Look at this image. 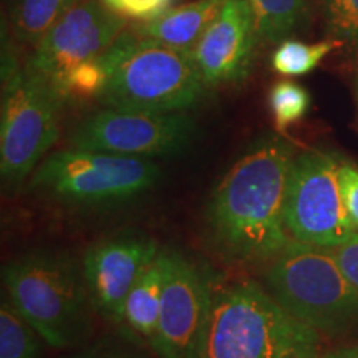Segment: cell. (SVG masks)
Returning <instances> with one entry per match:
<instances>
[{"mask_svg":"<svg viewBox=\"0 0 358 358\" xmlns=\"http://www.w3.org/2000/svg\"><path fill=\"white\" fill-rule=\"evenodd\" d=\"M166 280V250L161 249L155 261L134 282L123 307L122 325L133 337L151 343L158 327L161 301Z\"/></svg>","mask_w":358,"mask_h":358,"instance_id":"obj_15","label":"cell"},{"mask_svg":"<svg viewBox=\"0 0 358 358\" xmlns=\"http://www.w3.org/2000/svg\"><path fill=\"white\" fill-rule=\"evenodd\" d=\"M338 179L348 217H350L353 227L358 232V166L340 161Z\"/></svg>","mask_w":358,"mask_h":358,"instance_id":"obj_22","label":"cell"},{"mask_svg":"<svg viewBox=\"0 0 358 358\" xmlns=\"http://www.w3.org/2000/svg\"><path fill=\"white\" fill-rule=\"evenodd\" d=\"M40 334L10 301L0 307V358H40Z\"/></svg>","mask_w":358,"mask_h":358,"instance_id":"obj_18","label":"cell"},{"mask_svg":"<svg viewBox=\"0 0 358 358\" xmlns=\"http://www.w3.org/2000/svg\"><path fill=\"white\" fill-rule=\"evenodd\" d=\"M8 301L53 348L78 343L90 301L83 268L64 254L32 252L3 268Z\"/></svg>","mask_w":358,"mask_h":358,"instance_id":"obj_3","label":"cell"},{"mask_svg":"<svg viewBox=\"0 0 358 358\" xmlns=\"http://www.w3.org/2000/svg\"><path fill=\"white\" fill-rule=\"evenodd\" d=\"M103 2H105L106 6L111 8V10L122 13V10H120V2H118V0H103Z\"/></svg>","mask_w":358,"mask_h":358,"instance_id":"obj_27","label":"cell"},{"mask_svg":"<svg viewBox=\"0 0 358 358\" xmlns=\"http://www.w3.org/2000/svg\"><path fill=\"white\" fill-rule=\"evenodd\" d=\"M159 250L155 241L145 237L110 239L90 248L82 268L92 306L113 324H122L129 290Z\"/></svg>","mask_w":358,"mask_h":358,"instance_id":"obj_13","label":"cell"},{"mask_svg":"<svg viewBox=\"0 0 358 358\" xmlns=\"http://www.w3.org/2000/svg\"><path fill=\"white\" fill-rule=\"evenodd\" d=\"M266 289L295 319L337 335L358 322V290L332 249L290 241L271 261Z\"/></svg>","mask_w":358,"mask_h":358,"instance_id":"obj_4","label":"cell"},{"mask_svg":"<svg viewBox=\"0 0 358 358\" xmlns=\"http://www.w3.org/2000/svg\"><path fill=\"white\" fill-rule=\"evenodd\" d=\"M268 106L274 116L275 127L280 131H285L306 116L308 106H310V95L299 83L282 80L268 92Z\"/></svg>","mask_w":358,"mask_h":358,"instance_id":"obj_20","label":"cell"},{"mask_svg":"<svg viewBox=\"0 0 358 358\" xmlns=\"http://www.w3.org/2000/svg\"><path fill=\"white\" fill-rule=\"evenodd\" d=\"M69 358H158L151 357L150 353L140 350L134 345H124V343H98L96 347L88 348L71 355Z\"/></svg>","mask_w":358,"mask_h":358,"instance_id":"obj_24","label":"cell"},{"mask_svg":"<svg viewBox=\"0 0 358 358\" xmlns=\"http://www.w3.org/2000/svg\"><path fill=\"white\" fill-rule=\"evenodd\" d=\"M319 358H358V345L340 348V350L330 352L327 353V355L319 357Z\"/></svg>","mask_w":358,"mask_h":358,"instance_id":"obj_26","label":"cell"},{"mask_svg":"<svg viewBox=\"0 0 358 358\" xmlns=\"http://www.w3.org/2000/svg\"><path fill=\"white\" fill-rule=\"evenodd\" d=\"M204 90L189 53L128 30L127 48L98 100L118 110L185 113L198 105Z\"/></svg>","mask_w":358,"mask_h":358,"instance_id":"obj_6","label":"cell"},{"mask_svg":"<svg viewBox=\"0 0 358 358\" xmlns=\"http://www.w3.org/2000/svg\"><path fill=\"white\" fill-rule=\"evenodd\" d=\"M320 334L254 280L214 292L201 358H319Z\"/></svg>","mask_w":358,"mask_h":358,"instance_id":"obj_2","label":"cell"},{"mask_svg":"<svg viewBox=\"0 0 358 358\" xmlns=\"http://www.w3.org/2000/svg\"><path fill=\"white\" fill-rule=\"evenodd\" d=\"M334 40L358 50V0H320Z\"/></svg>","mask_w":358,"mask_h":358,"instance_id":"obj_21","label":"cell"},{"mask_svg":"<svg viewBox=\"0 0 358 358\" xmlns=\"http://www.w3.org/2000/svg\"><path fill=\"white\" fill-rule=\"evenodd\" d=\"M124 25L123 17L103 0H80L35 45L25 65L58 92L66 75L105 52Z\"/></svg>","mask_w":358,"mask_h":358,"instance_id":"obj_11","label":"cell"},{"mask_svg":"<svg viewBox=\"0 0 358 358\" xmlns=\"http://www.w3.org/2000/svg\"><path fill=\"white\" fill-rule=\"evenodd\" d=\"M332 250L343 274L347 275L353 287L358 290V232Z\"/></svg>","mask_w":358,"mask_h":358,"instance_id":"obj_25","label":"cell"},{"mask_svg":"<svg viewBox=\"0 0 358 358\" xmlns=\"http://www.w3.org/2000/svg\"><path fill=\"white\" fill-rule=\"evenodd\" d=\"M64 98L47 80L2 53L0 174L7 187L22 185L58 138Z\"/></svg>","mask_w":358,"mask_h":358,"instance_id":"obj_5","label":"cell"},{"mask_svg":"<svg viewBox=\"0 0 358 358\" xmlns=\"http://www.w3.org/2000/svg\"><path fill=\"white\" fill-rule=\"evenodd\" d=\"M257 42L250 0H226L189 52L206 88L243 82Z\"/></svg>","mask_w":358,"mask_h":358,"instance_id":"obj_12","label":"cell"},{"mask_svg":"<svg viewBox=\"0 0 358 358\" xmlns=\"http://www.w3.org/2000/svg\"><path fill=\"white\" fill-rule=\"evenodd\" d=\"M120 10L129 17L151 20L173 8L176 0H118Z\"/></svg>","mask_w":358,"mask_h":358,"instance_id":"obj_23","label":"cell"},{"mask_svg":"<svg viewBox=\"0 0 358 358\" xmlns=\"http://www.w3.org/2000/svg\"><path fill=\"white\" fill-rule=\"evenodd\" d=\"M226 0H196L186 6L169 8L151 20L133 27L140 38L153 40L164 47L189 53L201 35L216 19Z\"/></svg>","mask_w":358,"mask_h":358,"instance_id":"obj_14","label":"cell"},{"mask_svg":"<svg viewBox=\"0 0 358 358\" xmlns=\"http://www.w3.org/2000/svg\"><path fill=\"white\" fill-rule=\"evenodd\" d=\"M257 38L261 42H284L294 30L306 24V0H250Z\"/></svg>","mask_w":358,"mask_h":358,"instance_id":"obj_17","label":"cell"},{"mask_svg":"<svg viewBox=\"0 0 358 358\" xmlns=\"http://www.w3.org/2000/svg\"><path fill=\"white\" fill-rule=\"evenodd\" d=\"M340 159L312 150L295 156L285 198V227L292 241L335 249L355 234L338 179Z\"/></svg>","mask_w":358,"mask_h":358,"instance_id":"obj_8","label":"cell"},{"mask_svg":"<svg viewBox=\"0 0 358 358\" xmlns=\"http://www.w3.org/2000/svg\"><path fill=\"white\" fill-rule=\"evenodd\" d=\"M194 129L186 113H145L108 106L85 118L71 133L69 145L153 159L181 153L189 146Z\"/></svg>","mask_w":358,"mask_h":358,"instance_id":"obj_9","label":"cell"},{"mask_svg":"<svg viewBox=\"0 0 358 358\" xmlns=\"http://www.w3.org/2000/svg\"><path fill=\"white\" fill-rule=\"evenodd\" d=\"M295 151L284 138H257L221 178L206 211L213 241L239 262H271L287 245L285 198Z\"/></svg>","mask_w":358,"mask_h":358,"instance_id":"obj_1","label":"cell"},{"mask_svg":"<svg viewBox=\"0 0 358 358\" xmlns=\"http://www.w3.org/2000/svg\"><path fill=\"white\" fill-rule=\"evenodd\" d=\"M80 0H12L10 25L22 43L37 45Z\"/></svg>","mask_w":358,"mask_h":358,"instance_id":"obj_16","label":"cell"},{"mask_svg":"<svg viewBox=\"0 0 358 358\" xmlns=\"http://www.w3.org/2000/svg\"><path fill=\"white\" fill-rule=\"evenodd\" d=\"M166 250V249H164ZM214 292L201 268L166 250V280L158 327L150 347L158 358H201Z\"/></svg>","mask_w":358,"mask_h":358,"instance_id":"obj_10","label":"cell"},{"mask_svg":"<svg viewBox=\"0 0 358 358\" xmlns=\"http://www.w3.org/2000/svg\"><path fill=\"white\" fill-rule=\"evenodd\" d=\"M338 47H342V42L338 40H324L319 43L284 40L272 55V69L284 77H301L312 71Z\"/></svg>","mask_w":358,"mask_h":358,"instance_id":"obj_19","label":"cell"},{"mask_svg":"<svg viewBox=\"0 0 358 358\" xmlns=\"http://www.w3.org/2000/svg\"><path fill=\"white\" fill-rule=\"evenodd\" d=\"M159 178L153 159L66 148L40 163L30 186L69 204L100 206L140 196Z\"/></svg>","mask_w":358,"mask_h":358,"instance_id":"obj_7","label":"cell"}]
</instances>
